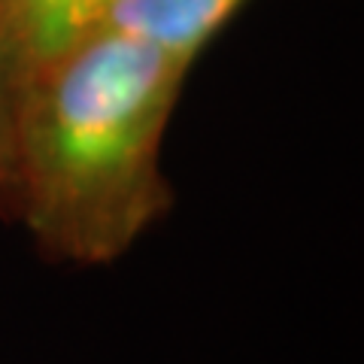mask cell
Returning a JSON list of instances; mask_svg holds the SVG:
<instances>
[{
	"label": "cell",
	"mask_w": 364,
	"mask_h": 364,
	"mask_svg": "<svg viewBox=\"0 0 364 364\" xmlns=\"http://www.w3.org/2000/svg\"><path fill=\"white\" fill-rule=\"evenodd\" d=\"M186 61L100 31L13 91L18 222L64 264H109L173 203L161 146Z\"/></svg>",
	"instance_id": "obj_1"
},
{
	"label": "cell",
	"mask_w": 364,
	"mask_h": 364,
	"mask_svg": "<svg viewBox=\"0 0 364 364\" xmlns=\"http://www.w3.org/2000/svg\"><path fill=\"white\" fill-rule=\"evenodd\" d=\"M116 0H6L0 13V58L9 85H21L104 31Z\"/></svg>",
	"instance_id": "obj_2"
},
{
	"label": "cell",
	"mask_w": 364,
	"mask_h": 364,
	"mask_svg": "<svg viewBox=\"0 0 364 364\" xmlns=\"http://www.w3.org/2000/svg\"><path fill=\"white\" fill-rule=\"evenodd\" d=\"M246 0H116L104 31L152 43L191 64Z\"/></svg>",
	"instance_id": "obj_3"
},
{
	"label": "cell",
	"mask_w": 364,
	"mask_h": 364,
	"mask_svg": "<svg viewBox=\"0 0 364 364\" xmlns=\"http://www.w3.org/2000/svg\"><path fill=\"white\" fill-rule=\"evenodd\" d=\"M0 219L18 222V179H16V122L13 85L0 58Z\"/></svg>",
	"instance_id": "obj_4"
},
{
	"label": "cell",
	"mask_w": 364,
	"mask_h": 364,
	"mask_svg": "<svg viewBox=\"0 0 364 364\" xmlns=\"http://www.w3.org/2000/svg\"><path fill=\"white\" fill-rule=\"evenodd\" d=\"M4 4H6V0H0V13H4Z\"/></svg>",
	"instance_id": "obj_5"
}]
</instances>
